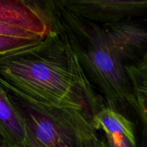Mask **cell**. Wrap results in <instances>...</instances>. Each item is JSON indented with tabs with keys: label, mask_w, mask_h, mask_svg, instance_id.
Wrapping results in <instances>:
<instances>
[{
	"label": "cell",
	"mask_w": 147,
	"mask_h": 147,
	"mask_svg": "<svg viewBox=\"0 0 147 147\" xmlns=\"http://www.w3.org/2000/svg\"><path fill=\"white\" fill-rule=\"evenodd\" d=\"M41 39L27 40L15 37L0 36V55L11 53L35 44Z\"/></svg>",
	"instance_id": "cell-12"
},
{
	"label": "cell",
	"mask_w": 147,
	"mask_h": 147,
	"mask_svg": "<svg viewBox=\"0 0 147 147\" xmlns=\"http://www.w3.org/2000/svg\"><path fill=\"white\" fill-rule=\"evenodd\" d=\"M125 65H136L147 53V21L144 18L102 25Z\"/></svg>",
	"instance_id": "cell-5"
},
{
	"label": "cell",
	"mask_w": 147,
	"mask_h": 147,
	"mask_svg": "<svg viewBox=\"0 0 147 147\" xmlns=\"http://www.w3.org/2000/svg\"><path fill=\"white\" fill-rule=\"evenodd\" d=\"M136 66L147 73V53L146 54V55L143 57L142 61H141L139 64L136 65Z\"/></svg>",
	"instance_id": "cell-14"
},
{
	"label": "cell",
	"mask_w": 147,
	"mask_h": 147,
	"mask_svg": "<svg viewBox=\"0 0 147 147\" xmlns=\"http://www.w3.org/2000/svg\"><path fill=\"white\" fill-rule=\"evenodd\" d=\"M126 74L135 94L147 97V73L136 65H125Z\"/></svg>",
	"instance_id": "cell-11"
},
{
	"label": "cell",
	"mask_w": 147,
	"mask_h": 147,
	"mask_svg": "<svg viewBox=\"0 0 147 147\" xmlns=\"http://www.w3.org/2000/svg\"><path fill=\"white\" fill-rule=\"evenodd\" d=\"M0 36L27 39V40L42 39L37 37V35H35L33 33L27 31L26 30H24V29L1 22H0Z\"/></svg>",
	"instance_id": "cell-13"
},
{
	"label": "cell",
	"mask_w": 147,
	"mask_h": 147,
	"mask_svg": "<svg viewBox=\"0 0 147 147\" xmlns=\"http://www.w3.org/2000/svg\"><path fill=\"white\" fill-rule=\"evenodd\" d=\"M0 147H7V146H5V145H1V146H0Z\"/></svg>",
	"instance_id": "cell-17"
},
{
	"label": "cell",
	"mask_w": 147,
	"mask_h": 147,
	"mask_svg": "<svg viewBox=\"0 0 147 147\" xmlns=\"http://www.w3.org/2000/svg\"><path fill=\"white\" fill-rule=\"evenodd\" d=\"M145 19H146V21H147V14H146V17H145Z\"/></svg>",
	"instance_id": "cell-18"
},
{
	"label": "cell",
	"mask_w": 147,
	"mask_h": 147,
	"mask_svg": "<svg viewBox=\"0 0 147 147\" xmlns=\"http://www.w3.org/2000/svg\"><path fill=\"white\" fill-rule=\"evenodd\" d=\"M1 145H4V140H3L2 136H1V133H0V146H1Z\"/></svg>",
	"instance_id": "cell-16"
},
{
	"label": "cell",
	"mask_w": 147,
	"mask_h": 147,
	"mask_svg": "<svg viewBox=\"0 0 147 147\" xmlns=\"http://www.w3.org/2000/svg\"><path fill=\"white\" fill-rule=\"evenodd\" d=\"M91 123L96 131L102 130L105 135H120L124 137L131 146L136 145L134 122L120 111L105 106L92 116Z\"/></svg>",
	"instance_id": "cell-8"
},
{
	"label": "cell",
	"mask_w": 147,
	"mask_h": 147,
	"mask_svg": "<svg viewBox=\"0 0 147 147\" xmlns=\"http://www.w3.org/2000/svg\"><path fill=\"white\" fill-rule=\"evenodd\" d=\"M21 103L32 134L34 147H75L74 135L59 111L37 109Z\"/></svg>",
	"instance_id": "cell-4"
},
{
	"label": "cell",
	"mask_w": 147,
	"mask_h": 147,
	"mask_svg": "<svg viewBox=\"0 0 147 147\" xmlns=\"http://www.w3.org/2000/svg\"><path fill=\"white\" fill-rule=\"evenodd\" d=\"M135 95H136V96L139 98V100H140L142 106H143L145 112H146L147 114V97H145V96H140V95H137V94H135Z\"/></svg>",
	"instance_id": "cell-15"
},
{
	"label": "cell",
	"mask_w": 147,
	"mask_h": 147,
	"mask_svg": "<svg viewBox=\"0 0 147 147\" xmlns=\"http://www.w3.org/2000/svg\"><path fill=\"white\" fill-rule=\"evenodd\" d=\"M0 22L24 29L40 38L51 31L42 3L35 1L0 0Z\"/></svg>",
	"instance_id": "cell-6"
},
{
	"label": "cell",
	"mask_w": 147,
	"mask_h": 147,
	"mask_svg": "<svg viewBox=\"0 0 147 147\" xmlns=\"http://www.w3.org/2000/svg\"><path fill=\"white\" fill-rule=\"evenodd\" d=\"M42 5L48 18L65 32L86 76L103 94L106 106L118 111L130 109L136 95L124 63L103 26L76 16L58 0L45 1Z\"/></svg>",
	"instance_id": "cell-2"
},
{
	"label": "cell",
	"mask_w": 147,
	"mask_h": 147,
	"mask_svg": "<svg viewBox=\"0 0 147 147\" xmlns=\"http://www.w3.org/2000/svg\"><path fill=\"white\" fill-rule=\"evenodd\" d=\"M76 16L100 25L144 18L147 0H58Z\"/></svg>",
	"instance_id": "cell-3"
},
{
	"label": "cell",
	"mask_w": 147,
	"mask_h": 147,
	"mask_svg": "<svg viewBox=\"0 0 147 147\" xmlns=\"http://www.w3.org/2000/svg\"><path fill=\"white\" fill-rule=\"evenodd\" d=\"M132 103L131 109L136 119L134 121L136 126V145L131 146L122 136L118 134L105 135L109 147H147V114L139 98Z\"/></svg>",
	"instance_id": "cell-10"
},
{
	"label": "cell",
	"mask_w": 147,
	"mask_h": 147,
	"mask_svg": "<svg viewBox=\"0 0 147 147\" xmlns=\"http://www.w3.org/2000/svg\"><path fill=\"white\" fill-rule=\"evenodd\" d=\"M51 31L29 47L0 55V85L24 104L73 111L90 118L106 106L80 65L65 32L50 20Z\"/></svg>",
	"instance_id": "cell-1"
},
{
	"label": "cell",
	"mask_w": 147,
	"mask_h": 147,
	"mask_svg": "<svg viewBox=\"0 0 147 147\" xmlns=\"http://www.w3.org/2000/svg\"><path fill=\"white\" fill-rule=\"evenodd\" d=\"M0 133L7 147H34L32 134L24 112L1 85Z\"/></svg>",
	"instance_id": "cell-7"
},
{
	"label": "cell",
	"mask_w": 147,
	"mask_h": 147,
	"mask_svg": "<svg viewBox=\"0 0 147 147\" xmlns=\"http://www.w3.org/2000/svg\"><path fill=\"white\" fill-rule=\"evenodd\" d=\"M75 137V147H109L106 140L98 135L91 123V118L80 111H60Z\"/></svg>",
	"instance_id": "cell-9"
}]
</instances>
